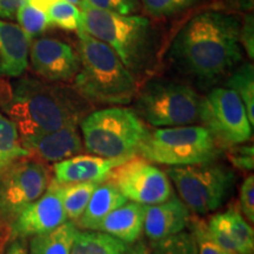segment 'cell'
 I'll use <instances>...</instances> for the list:
<instances>
[{"mask_svg": "<svg viewBox=\"0 0 254 254\" xmlns=\"http://www.w3.org/2000/svg\"><path fill=\"white\" fill-rule=\"evenodd\" d=\"M240 21L219 11L196 14L178 32L170 50L172 62L202 81H214L243 59Z\"/></svg>", "mask_w": 254, "mask_h": 254, "instance_id": "obj_1", "label": "cell"}, {"mask_svg": "<svg viewBox=\"0 0 254 254\" xmlns=\"http://www.w3.org/2000/svg\"><path fill=\"white\" fill-rule=\"evenodd\" d=\"M1 107L21 139L78 127L91 110L90 103L73 88L32 78L14 82Z\"/></svg>", "mask_w": 254, "mask_h": 254, "instance_id": "obj_2", "label": "cell"}, {"mask_svg": "<svg viewBox=\"0 0 254 254\" xmlns=\"http://www.w3.org/2000/svg\"><path fill=\"white\" fill-rule=\"evenodd\" d=\"M78 39L80 66L74 78V90L88 103H131L138 92L136 78L125 67L114 51L82 27L78 30Z\"/></svg>", "mask_w": 254, "mask_h": 254, "instance_id": "obj_3", "label": "cell"}, {"mask_svg": "<svg viewBox=\"0 0 254 254\" xmlns=\"http://www.w3.org/2000/svg\"><path fill=\"white\" fill-rule=\"evenodd\" d=\"M81 27L114 51L133 77L141 75L153 59L155 36L147 18L82 7Z\"/></svg>", "mask_w": 254, "mask_h": 254, "instance_id": "obj_4", "label": "cell"}, {"mask_svg": "<svg viewBox=\"0 0 254 254\" xmlns=\"http://www.w3.org/2000/svg\"><path fill=\"white\" fill-rule=\"evenodd\" d=\"M85 148L105 159H127L139 153L150 131L133 109L112 106L88 113L80 123Z\"/></svg>", "mask_w": 254, "mask_h": 254, "instance_id": "obj_5", "label": "cell"}, {"mask_svg": "<svg viewBox=\"0 0 254 254\" xmlns=\"http://www.w3.org/2000/svg\"><path fill=\"white\" fill-rule=\"evenodd\" d=\"M150 163L189 166L215 161L220 146L207 128L199 125L163 127L150 132L139 153Z\"/></svg>", "mask_w": 254, "mask_h": 254, "instance_id": "obj_6", "label": "cell"}, {"mask_svg": "<svg viewBox=\"0 0 254 254\" xmlns=\"http://www.w3.org/2000/svg\"><path fill=\"white\" fill-rule=\"evenodd\" d=\"M135 113L152 126L178 127L199 122L201 98L189 85L166 79L148 81L134 97Z\"/></svg>", "mask_w": 254, "mask_h": 254, "instance_id": "obj_7", "label": "cell"}, {"mask_svg": "<svg viewBox=\"0 0 254 254\" xmlns=\"http://www.w3.org/2000/svg\"><path fill=\"white\" fill-rule=\"evenodd\" d=\"M166 174L187 208L201 215L220 207L231 194L236 183L233 171L217 161L170 166Z\"/></svg>", "mask_w": 254, "mask_h": 254, "instance_id": "obj_8", "label": "cell"}, {"mask_svg": "<svg viewBox=\"0 0 254 254\" xmlns=\"http://www.w3.org/2000/svg\"><path fill=\"white\" fill-rule=\"evenodd\" d=\"M199 122L219 145L236 146L252 138L246 109L236 92L227 87L213 88L200 100Z\"/></svg>", "mask_w": 254, "mask_h": 254, "instance_id": "obj_9", "label": "cell"}, {"mask_svg": "<svg viewBox=\"0 0 254 254\" xmlns=\"http://www.w3.org/2000/svg\"><path fill=\"white\" fill-rule=\"evenodd\" d=\"M51 182L45 165L31 157L20 158L0 172V218H14L45 193Z\"/></svg>", "mask_w": 254, "mask_h": 254, "instance_id": "obj_10", "label": "cell"}, {"mask_svg": "<svg viewBox=\"0 0 254 254\" xmlns=\"http://www.w3.org/2000/svg\"><path fill=\"white\" fill-rule=\"evenodd\" d=\"M109 182L127 200L141 205H155L173 196L166 172L142 158H129L110 173Z\"/></svg>", "mask_w": 254, "mask_h": 254, "instance_id": "obj_11", "label": "cell"}, {"mask_svg": "<svg viewBox=\"0 0 254 254\" xmlns=\"http://www.w3.org/2000/svg\"><path fill=\"white\" fill-rule=\"evenodd\" d=\"M65 221L67 218L59 196L58 183L52 179L45 193L26 206L9 224L11 237L31 238L45 234L62 226Z\"/></svg>", "mask_w": 254, "mask_h": 254, "instance_id": "obj_12", "label": "cell"}, {"mask_svg": "<svg viewBox=\"0 0 254 254\" xmlns=\"http://www.w3.org/2000/svg\"><path fill=\"white\" fill-rule=\"evenodd\" d=\"M32 67L49 81H69L79 71V56L67 43L55 38H37L30 43Z\"/></svg>", "mask_w": 254, "mask_h": 254, "instance_id": "obj_13", "label": "cell"}, {"mask_svg": "<svg viewBox=\"0 0 254 254\" xmlns=\"http://www.w3.org/2000/svg\"><path fill=\"white\" fill-rule=\"evenodd\" d=\"M208 234L219 246L232 254H252L253 227L236 208L214 214L206 224Z\"/></svg>", "mask_w": 254, "mask_h": 254, "instance_id": "obj_14", "label": "cell"}, {"mask_svg": "<svg viewBox=\"0 0 254 254\" xmlns=\"http://www.w3.org/2000/svg\"><path fill=\"white\" fill-rule=\"evenodd\" d=\"M28 157L47 163H59L82 151V139L77 126L64 127L57 131L21 139Z\"/></svg>", "mask_w": 254, "mask_h": 254, "instance_id": "obj_15", "label": "cell"}, {"mask_svg": "<svg viewBox=\"0 0 254 254\" xmlns=\"http://www.w3.org/2000/svg\"><path fill=\"white\" fill-rule=\"evenodd\" d=\"M124 161L125 159H105L93 154H78L55 164V180L58 184H103L109 179L113 168Z\"/></svg>", "mask_w": 254, "mask_h": 254, "instance_id": "obj_16", "label": "cell"}, {"mask_svg": "<svg viewBox=\"0 0 254 254\" xmlns=\"http://www.w3.org/2000/svg\"><path fill=\"white\" fill-rule=\"evenodd\" d=\"M190 222V209L180 199L172 196L166 201L146 205L144 230L152 243L174 236L185 230Z\"/></svg>", "mask_w": 254, "mask_h": 254, "instance_id": "obj_17", "label": "cell"}, {"mask_svg": "<svg viewBox=\"0 0 254 254\" xmlns=\"http://www.w3.org/2000/svg\"><path fill=\"white\" fill-rule=\"evenodd\" d=\"M31 41L18 25L0 20V77H19L28 65Z\"/></svg>", "mask_w": 254, "mask_h": 254, "instance_id": "obj_18", "label": "cell"}, {"mask_svg": "<svg viewBox=\"0 0 254 254\" xmlns=\"http://www.w3.org/2000/svg\"><path fill=\"white\" fill-rule=\"evenodd\" d=\"M146 205L126 202L107 214L92 231H99L117 238L125 244H133L144 228Z\"/></svg>", "mask_w": 254, "mask_h": 254, "instance_id": "obj_19", "label": "cell"}, {"mask_svg": "<svg viewBox=\"0 0 254 254\" xmlns=\"http://www.w3.org/2000/svg\"><path fill=\"white\" fill-rule=\"evenodd\" d=\"M126 202L127 199L110 182L99 184L94 190L84 213L74 224L84 230L92 231L107 214Z\"/></svg>", "mask_w": 254, "mask_h": 254, "instance_id": "obj_20", "label": "cell"}, {"mask_svg": "<svg viewBox=\"0 0 254 254\" xmlns=\"http://www.w3.org/2000/svg\"><path fill=\"white\" fill-rule=\"evenodd\" d=\"M78 231L74 222L65 221L62 226L49 233L31 237L28 240V252L30 254H69Z\"/></svg>", "mask_w": 254, "mask_h": 254, "instance_id": "obj_21", "label": "cell"}, {"mask_svg": "<svg viewBox=\"0 0 254 254\" xmlns=\"http://www.w3.org/2000/svg\"><path fill=\"white\" fill-rule=\"evenodd\" d=\"M128 246L99 231H78L69 254H127Z\"/></svg>", "mask_w": 254, "mask_h": 254, "instance_id": "obj_22", "label": "cell"}, {"mask_svg": "<svg viewBox=\"0 0 254 254\" xmlns=\"http://www.w3.org/2000/svg\"><path fill=\"white\" fill-rule=\"evenodd\" d=\"M98 185L97 183L58 184L59 196L69 221H77L81 217Z\"/></svg>", "mask_w": 254, "mask_h": 254, "instance_id": "obj_23", "label": "cell"}, {"mask_svg": "<svg viewBox=\"0 0 254 254\" xmlns=\"http://www.w3.org/2000/svg\"><path fill=\"white\" fill-rule=\"evenodd\" d=\"M28 157L15 124L0 112V172L20 158Z\"/></svg>", "mask_w": 254, "mask_h": 254, "instance_id": "obj_24", "label": "cell"}, {"mask_svg": "<svg viewBox=\"0 0 254 254\" xmlns=\"http://www.w3.org/2000/svg\"><path fill=\"white\" fill-rule=\"evenodd\" d=\"M226 86L239 95L246 109L251 125H254V66L245 63L232 72Z\"/></svg>", "mask_w": 254, "mask_h": 254, "instance_id": "obj_25", "label": "cell"}, {"mask_svg": "<svg viewBox=\"0 0 254 254\" xmlns=\"http://www.w3.org/2000/svg\"><path fill=\"white\" fill-rule=\"evenodd\" d=\"M49 25L63 30L78 31L81 27V12L75 5L58 0L45 11Z\"/></svg>", "mask_w": 254, "mask_h": 254, "instance_id": "obj_26", "label": "cell"}, {"mask_svg": "<svg viewBox=\"0 0 254 254\" xmlns=\"http://www.w3.org/2000/svg\"><path fill=\"white\" fill-rule=\"evenodd\" d=\"M150 254H198L192 232H180L165 239L154 241Z\"/></svg>", "mask_w": 254, "mask_h": 254, "instance_id": "obj_27", "label": "cell"}, {"mask_svg": "<svg viewBox=\"0 0 254 254\" xmlns=\"http://www.w3.org/2000/svg\"><path fill=\"white\" fill-rule=\"evenodd\" d=\"M15 17L18 19L19 27L30 41L32 38L40 34L49 25L45 12L31 5L28 1L18 9Z\"/></svg>", "mask_w": 254, "mask_h": 254, "instance_id": "obj_28", "label": "cell"}, {"mask_svg": "<svg viewBox=\"0 0 254 254\" xmlns=\"http://www.w3.org/2000/svg\"><path fill=\"white\" fill-rule=\"evenodd\" d=\"M199 0H140L146 12L152 17H171L186 11Z\"/></svg>", "mask_w": 254, "mask_h": 254, "instance_id": "obj_29", "label": "cell"}, {"mask_svg": "<svg viewBox=\"0 0 254 254\" xmlns=\"http://www.w3.org/2000/svg\"><path fill=\"white\" fill-rule=\"evenodd\" d=\"M140 0H81L80 8L91 7L111 13L135 14L140 8Z\"/></svg>", "mask_w": 254, "mask_h": 254, "instance_id": "obj_30", "label": "cell"}, {"mask_svg": "<svg viewBox=\"0 0 254 254\" xmlns=\"http://www.w3.org/2000/svg\"><path fill=\"white\" fill-rule=\"evenodd\" d=\"M198 254H232L218 245L208 234L206 224L201 220H194L192 226Z\"/></svg>", "mask_w": 254, "mask_h": 254, "instance_id": "obj_31", "label": "cell"}, {"mask_svg": "<svg viewBox=\"0 0 254 254\" xmlns=\"http://www.w3.org/2000/svg\"><path fill=\"white\" fill-rule=\"evenodd\" d=\"M240 209L246 219L254 222V178L250 176L240 187Z\"/></svg>", "mask_w": 254, "mask_h": 254, "instance_id": "obj_32", "label": "cell"}, {"mask_svg": "<svg viewBox=\"0 0 254 254\" xmlns=\"http://www.w3.org/2000/svg\"><path fill=\"white\" fill-rule=\"evenodd\" d=\"M232 151L230 159L234 166L244 171H252L254 166V151L253 146H231Z\"/></svg>", "mask_w": 254, "mask_h": 254, "instance_id": "obj_33", "label": "cell"}, {"mask_svg": "<svg viewBox=\"0 0 254 254\" xmlns=\"http://www.w3.org/2000/svg\"><path fill=\"white\" fill-rule=\"evenodd\" d=\"M239 39L241 46L246 51L251 59L254 57V19L252 14H247L240 24Z\"/></svg>", "mask_w": 254, "mask_h": 254, "instance_id": "obj_34", "label": "cell"}, {"mask_svg": "<svg viewBox=\"0 0 254 254\" xmlns=\"http://www.w3.org/2000/svg\"><path fill=\"white\" fill-rule=\"evenodd\" d=\"M28 0H0V18L13 19L18 9Z\"/></svg>", "mask_w": 254, "mask_h": 254, "instance_id": "obj_35", "label": "cell"}, {"mask_svg": "<svg viewBox=\"0 0 254 254\" xmlns=\"http://www.w3.org/2000/svg\"><path fill=\"white\" fill-rule=\"evenodd\" d=\"M4 254H30L27 238L11 237L5 246Z\"/></svg>", "mask_w": 254, "mask_h": 254, "instance_id": "obj_36", "label": "cell"}, {"mask_svg": "<svg viewBox=\"0 0 254 254\" xmlns=\"http://www.w3.org/2000/svg\"><path fill=\"white\" fill-rule=\"evenodd\" d=\"M127 254H150V251H148L147 246L145 245L144 241H139L138 244H135L131 249L128 247Z\"/></svg>", "mask_w": 254, "mask_h": 254, "instance_id": "obj_37", "label": "cell"}, {"mask_svg": "<svg viewBox=\"0 0 254 254\" xmlns=\"http://www.w3.org/2000/svg\"><path fill=\"white\" fill-rule=\"evenodd\" d=\"M56 1H58V0H28V2H30L31 5L36 6L37 8H39L44 12H45L51 5L55 4Z\"/></svg>", "mask_w": 254, "mask_h": 254, "instance_id": "obj_38", "label": "cell"}, {"mask_svg": "<svg viewBox=\"0 0 254 254\" xmlns=\"http://www.w3.org/2000/svg\"><path fill=\"white\" fill-rule=\"evenodd\" d=\"M239 5L244 9H251L253 7V0H239Z\"/></svg>", "mask_w": 254, "mask_h": 254, "instance_id": "obj_39", "label": "cell"}, {"mask_svg": "<svg viewBox=\"0 0 254 254\" xmlns=\"http://www.w3.org/2000/svg\"><path fill=\"white\" fill-rule=\"evenodd\" d=\"M65 1H67V2H69V4H73V5H80V2H81V0H65Z\"/></svg>", "mask_w": 254, "mask_h": 254, "instance_id": "obj_40", "label": "cell"}, {"mask_svg": "<svg viewBox=\"0 0 254 254\" xmlns=\"http://www.w3.org/2000/svg\"><path fill=\"white\" fill-rule=\"evenodd\" d=\"M2 224H4V220H2L1 218H0V241H1V239H2Z\"/></svg>", "mask_w": 254, "mask_h": 254, "instance_id": "obj_41", "label": "cell"}]
</instances>
